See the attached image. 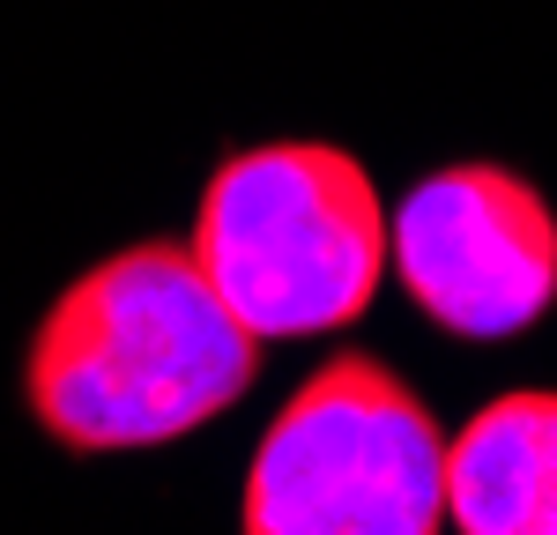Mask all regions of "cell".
<instances>
[{
	"mask_svg": "<svg viewBox=\"0 0 557 535\" xmlns=\"http://www.w3.org/2000/svg\"><path fill=\"white\" fill-rule=\"evenodd\" d=\"M260 335L215 298L201 261L149 238L83 268L45 306L23 395L67 453H134L215 424L260 380Z\"/></svg>",
	"mask_w": 557,
	"mask_h": 535,
	"instance_id": "cell-1",
	"label": "cell"
},
{
	"mask_svg": "<svg viewBox=\"0 0 557 535\" xmlns=\"http://www.w3.org/2000/svg\"><path fill=\"white\" fill-rule=\"evenodd\" d=\"M215 298L260 343L364 320L386 275V209L372 172L335 141H268L223 157L186 231Z\"/></svg>",
	"mask_w": 557,
	"mask_h": 535,
	"instance_id": "cell-2",
	"label": "cell"
},
{
	"mask_svg": "<svg viewBox=\"0 0 557 535\" xmlns=\"http://www.w3.org/2000/svg\"><path fill=\"white\" fill-rule=\"evenodd\" d=\"M246 535H431L446 528V432L380 357H327L260 432Z\"/></svg>",
	"mask_w": 557,
	"mask_h": 535,
	"instance_id": "cell-3",
	"label": "cell"
},
{
	"mask_svg": "<svg viewBox=\"0 0 557 535\" xmlns=\"http://www.w3.org/2000/svg\"><path fill=\"white\" fill-rule=\"evenodd\" d=\"M386 261L424 320L506 343L557 306V216L506 164H446L386 216Z\"/></svg>",
	"mask_w": 557,
	"mask_h": 535,
	"instance_id": "cell-4",
	"label": "cell"
},
{
	"mask_svg": "<svg viewBox=\"0 0 557 535\" xmlns=\"http://www.w3.org/2000/svg\"><path fill=\"white\" fill-rule=\"evenodd\" d=\"M446 521L461 535H557V395H498L446 439Z\"/></svg>",
	"mask_w": 557,
	"mask_h": 535,
	"instance_id": "cell-5",
	"label": "cell"
}]
</instances>
